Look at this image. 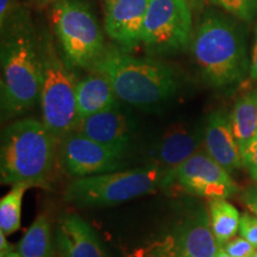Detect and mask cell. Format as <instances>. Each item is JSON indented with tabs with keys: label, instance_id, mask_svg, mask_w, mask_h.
Listing matches in <instances>:
<instances>
[{
	"label": "cell",
	"instance_id": "obj_18",
	"mask_svg": "<svg viewBox=\"0 0 257 257\" xmlns=\"http://www.w3.org/2000/svg\"><path fill=\"white\" fill-rule=\"evenodd\" d=\"M230 120L233 136L238 143L240 155L243 156L257 134V89L237 99L230 114Z\"/></svg>",
	"mask_w": 257,
	"mask_h": 257
},
{
	"label": "cell",
	"instance_id": "obj_29",
	"mask_svg": "<svg viewBox=\"0 0 257 257\" xmlns=\"http://www.w3.org/2000/svg\"><path fill=\"white\" fill-rule=\"evenodd\" d=\"M250 78L257 81V24L253 32V43L251 49V56H250Z\"/></svg>",
	"mask_w": 257,
	"mask_h": 257
},
{
	"label": "cell",
	"instance_id": "obj_16",
	"mask_svg": "<svg viewBox=\"0 0 257 257\" xmlns=\"http://www.w3.org/2000/svg\"><path fill=\"white\" fill-rule=\"evenodd\" d=\"M204 141L199 128L176 124L170 126L161 137L156 147V163L167 170L174 169L198 152Z\"/></svg>",
	"mask_w": 257,
	"mask_h": 257
},
{
	"label": "cell",
	"instance_id": "obj_34",
	"mask_svg": "<svg viewBox=\"0 0 257 257\" xmlns=\"http://www.w3.org/2000/svg\"><path fill=\"white\" fill-rule=\"evenodd\" d=\"M38 3H41V4H49V3H54V2H56V0H37Z\"/></svg>",
	"mask_w": 257,
	"mask_h": 257
},
{
	"label": "cell",
	"instance_id": "obj_35",
	"mask_svg": "<svg viewBox=\"0 0 257 257\" xmlns=\"http://www.w3.org/2000/svg\"><path fill=\"white\" fill-rule=\"evenodd\" d=\"M252 257H257V249H256V251L253 252V255H252Z\"/></svg>",
	"mask_w": 257,
	"mask_h": 257
},
{
	"label": "cell",
	"instance_id": "obj_30",
	"mask_svg": "<svg viewBox=\"0 0 257 257\" xmlns=\"http://www.w3.org/2000/svg\"><path fill=\"white\" fill-rule=\"evenodd\" d=\"M16 250L14 246L10 245V243L6 239V234L0 232V257L8 256L10 252H12Z\"/></svg>",
	"mask_w": 257,
	"mask_h": 257
},
{
	"label": "cell",
	"instance_id": "obj_11",
	"mask_svg": "<svg viewBox=\"0 0 257 257\" xmlns=\"http://www.w3.org/2000/svg\"><path fill=\"white\" fill-rule=\"evenodd\" d=\"M152 0H105L104 29L115 46L134 50L141 46V36Z\"/></svg>",
	"mask_w": 257,
	"mask_h": 257
},
{
	"label": "cell",
	"instance_id": "obj_1",
	"mask_svg": "<svg viewBox=\"0 0 257 257\" xmlns=\"http://www.w3.org/2000/svg\"><path fill=\"white\" fill-rule=\"evenodd\" d=\"M2 112L4 118L18 117L40 101L43 79L42 41L35 34L23 10L2 28Z\"/></svg>",
	"mask_w": 257,
	"mask_h": 257
},
{
	"label": "cell",
	"instance_id": "obj_21",
	"mask_svg": "<svg viewBox=\"0 0 257 257\" xmlns=\"http://www.w3.org/2000/svg\"><path fill=\"white\" fill-rule=\"evenodd\" d=\"M28 188L30 186L25 184L14 185L11 191L0 200V232L6 236L15 233L21 227L22 202Z\"/></svg>",
	"mask_w": 257,
	"mask_h": 257
},
{
	"label": "cell",
	"instance_id": "obj_12",
	"mask_svg": "<svg viewBox=\"0 0 257 257\" xmlns=\"http://www.w3.org/2000/svg\"><path fill=\"white\" fill-rule=\"evenodd\" d=\"M169 237L176 249L189 257H216L221 249L212 231L210 213L202 206L182 217Z\"/></svg>",
	"mask_w": 257,
	"mask_h": 257
},
{
	"label": "cell",
	"instance_id": "obj_32",
	"mask_svg": "<svg viewBox=\"0 0 257 257\" xmlns=\"http://www.w3.org/2000/svg\"><path fill=\"white\" fill-rule=\"evenodd\" d=\"M216 257H231V256L227 255V253L225 252L223 249H220L219 251H218V253H217V256H216Z\"/></svg>",
	"mask_w": 257,
	"mask_h": 257
},
{
	"label": "cell",
	"instance_id": "obj_13",
	"mask_svg": "<svg viewBox=\"0 0 257 257\" xmlns=\"http://www.w3.org/2000/svg\"><path fill=\"white\" fill-rule=\"evenodd\" d=\"M73 131L104 146L126 152L134 126L130 117L118 105L78 120Z\"/></svg>",
	"mask_w": 257,
	"mask_h": 257
},
{
	"label": "cell",
	"instance_id": "obj_17",
	"mask_svg": "<svg viewBox=\"0 0 257 257\" xmlns=\"http://www.w3.org/2000/svg\"><path fill=\"white\" fill-rule=\"evenodd\" d=\"M117 95L110 81L102 74L92 70L86 78L76 83L78 120L98 112L118 106Z\"/></svg>",
	"mask_w": 257,
	"mask_h": 257
},
{
	"label": "cell",
	"instance_id": "obj_5",
	"mask_svg": "<svg viewBox=\"0 0 257 257\" xmlns=\"http://www.w3.org/2000/svg\"><path fill=\"white\" fill-rule=\"evenodd\" d=\"M167 172L154 163L141 168L78 178L66 188L64 199L81 207L113 206L162 187Z\"/></svg>",
	"mask_w": 257,
	"mask_h": 257
},
{
	"label": "cell",
	"instance_id": "obj_10",
	"mask_svg": "<svg viewBox=\"0 0 257 257\" xmlns=\"http://www.w3.org/2000/svg\"><path fill=\"white\" fill-rule=\"evenodd\" d=\"M125 154L124 150L104 146L74 131L59 144L61 166L75 179L119 170L124 166Z\"/></svg>",
	"mask_w": 257,
	"mask_h": 257
},
{
	"label": "cell",
	"instance_id": "obj_33",
	"mask_svg": "<svg viewBox=\"0 0 257 257\" xmlns=\"http://www.w3.org/2000/svg\"><path fill=\"white\" fill-rule=\"evenodd\" d=\"M5 257H23L22 255H19V253L16 251V250H14V251L12 252H10L8 256H5Z\"/></svg>",
	"mask_w": 257,
	"mask_h": 257
},
{
	"label": "cell",
	"instance_id": "obj_31",
	"mask_svg": "<svg viewBox=\"0 0 257 257\" xmlns=\"http://www.w3.org/2000/svg\"><path fill=\"white\" fill-rule=\"evenodd\" d=\"M186 2L192 6L193 11H200V10L204 9L207 0H186Z\"/></svg>",
	"mask_w": 257,
	"mask_h": 257
},
{
	"label": "cell",
	"instance_id": "obj_9",
	"mask_svg": "<svg viewBox=\"0 0 257 257\" xmlns=\"http://www.w3.org/2000/svg\"><path fill=\"white\" fill-rule=\"evenodd\" d=\"M172 187L210 200L227 199L238 192L230 173L207 153L202 152H197L176 168L167 172L161 188Z\"/></svg>",
	"mask_w": 257,
	"mask_h": 257
},
{
	"label": "cell",
	"instance_id": "obj_27",
	"mask_svg": "<svg viewBox=\"0 0 257 257\" xmlns=\"http://www.w3.org/2000/svg\"><path fill=\"white\" fill-rule=\"evenodd\" d=\"M240 200L245 207L257 216V185L249 186L240 193Z\"/></svg>",
	"mask_w": 257,
	"mask_h": 257
},
{
	"label": "cell",
	"instance_id": "obj_20",
	"mask_svg": "<svg viewBox=\"0 0 257 257\" xmlns=\"http://www.w3.org/2000/svg\"><path fill=\"white\" fill-rule=\"evenodd\" d=\"M23 257H53L50 221L46 214H40L27 230L16 248Z\"/></svg>",
	"mask_w": 257,
	"mask_h": 257
},
{
	"label": "cell",
	"instance_id": "obj_28",
	"mask_svg": "<svg viewBox=\"0 0 257 257\" xmlns=\"http://www.w3.org/2000/svg\"><path fill=\"white\" fill-rule=\"evenodd\" d=\"M17 10L16 0H0V27L4 28Z\"/></svg>",
	"mask_w": 257,
	"mask_h": 257
},
{
	"label": "cell",
	"instance_id": "obj_22",
	"mask_svg": "<svg viewBox=\"0 0 257 257\" xmlns=\"http://www.w3.org/2000/svg\"><path fill=\"white\" fill-rule=\"evenodd\" d=\"M238 21L250 23L257 18V0H207Z\"/></svg>",
	"mask_w": 257,
	"mask_h": 257
},
{
	"label": "cell",
	"instance_id": "obj_23",
	"mask_svg": "<svg viewBox=\"0 0 257 257\" xmlns=\"http://www.w3.org/2000/svg\"><path fill=\"white\" fill-rule=\"evenodd\" d=\"M127 257H189L180 252L173 243L169 234L157 238L153 242L147 243L146 245L140 246Z\"/></svg>",
	"mask_w": 257,
	"mask_h": 257
},
{
	"label": "cell",
	"instance_id": "obj_3",
	"mask_svg": "<svg viewBox=\"0 0 257 257\" xmlns=\"http://www.w3.org/2000/svg\"><path fill=\"white\" fill-rule=\"evenodd\" d=\"M233 18L206 12L193 35L195 63L205 81L217 88L242 81L250 69L245 32Z\"/></svg>",
	"mask_w": 257,
	"mask_h": 257
},
{
	"label": "cell",
	"instance_id": "obj_24",
	"mask_svg": "<svg viewBox=\"0 0 257 257\" xmlns=\"http://www.w3.org/2000/svg\"><path fill=\"white\" fill-rule=\"evenodd\" d=\"M221 249L231 257H252L257 246L243 237H233L229 242L225 243Z\"/></svg>",
	"mask_w": 257,
	"mask_h": 257
},
{
	"label": "cell",
	"instance_id": "obj_8",
	"mask_svg": "<svg viewBox=\"0 0 257 257\" xmlns=\"http://www.w3.org/2000/svg\"><path fill=\"white\" fill-rule=\"evenodd\" d=\"M193 9L186 0H152L141 44L154 54H173L192 43Z\"/></svg>",
	"mask_w": 257,
	"mask_h": 257
},
{
	"label": "cell",
	"instance_id": "obj_14",
	"mask_svg": "<svg viewBox=\"0 0 257 257\" xmlns=\"http://www.w3.org/2000/svg\"><path fill=\"white\" fill-rule=\"evenodd\" d=\"M204 143L208 155L229 173L244 166L238 143L233 136L230 115L223 111H216L207 117Z\"/></svg>",
	"mask_w": 257,
	"mask_h": 257
},
{
	"label": "cell",
	"instance_id": "obj_4",
	"mask_svg": "<svg viewBox=\"0 0 257 257\" xmlns=\"http://www.w3.org/2000/svg\"><path fill=\"white\" fill-rule=\"evenodd\" d=\"M59 144L42 121L21 118L4 128L0 147V180L48 188Z\"/></svg>",
	"mask_w": 257,
	"mask_h": 257
},
{
	"label": "cell",
	"instance_id": "obj_7",
	"mask_svg": "<svg viewBox=\"0 0 257 257\" xmlns=\"http://www.w3.org/2000/svg\"><path fill=\"white\" fill-rule=\"evenodd\" d=\"M41 41L43 53V79L40 93L42 123L60 144L78 123V81L70 66L61 59L49 38Z\"/></svg>",
	"mask_w": 257,
	"mask_h": 257
},
{
	"label": "cell",
	"instance_id": "obj_25",
	"mask_svg": "<svg viewBox=\"0 0 257 257\" xmlns=\"http://www.w3.org/2000/svg\"><path fill=\"white\" fill-rule=\"evenodd\" d=\"M238 233L240 237L248 239L250 243L257 246V216L251 213H244L240 217Z\"/></svg>",
	"mask_w": 257,
	"mask_h": 257
},
{
	"label": "cell",
	"instance_id": "obj_15",
	"mask_svg": "<svg viewBox=\"0 0 257 257\" xmlns=\"http://www.w3.org/2000/svg\"><path fill=\"white\" fill-rule=\"evenodd\" d=\"M56 244L59 257H108L94 231L76 214L60 218Z\"/></svg>",
	"mask_w": 257,
	"mask_h": 257
},
{
	"label": "cell",
	"instance_id": "obj_6",
	"mask_svg": "<svg viewBox=\"0 0 257 257\" xmlns=\"http://www.w3.org/2000/svg\"><path fill=\"white\" fill-rule=\"evenodd\" d=\"M50 22L70 67L92 70L106 49L98 19L82 0H56L50 9Z\"/></svg>",
	"mask_w": 257,
	"mask_h": 257
},
{
	"label": "cell",
	"instance_id": "obj_19",
	"mask_svg": "<svg viewBox=\"0 0 257 257\" xmlns=\"http://www.w3.org/2000/svg\"><path fill=\"white\" fill-rule=\"evenodd\" d=\"M211 227L221 246L232 239L239 230V212L226 198L211 199L208 204Z\"/></svg>",
	"mask_w": 257,
	"mask_h": 257
},
{
	"label": "cell",
	"instance_id": "obj_26",
	"mask_svg": "<svg viewBox=\"0 0 257 257\" xmlns=\"http://www.w3.org/2000/svg\"><path fill=\"white\" fill-rule=\"evenodd\" d=\"M243 165L248 169L250 178L257 182V134L253 137L251 143L246 148L245 153L243 154Z\"/></svg>",
	"mask_w": 257,
	"mask_h": 257
},
{
	"label": "cell",
	"instance_id": "obj_2",
	"mask_svg": "<svg viewBox=\"0 0 257 257\" xmlns=\"http://www.w3.org/2000/svg\"><path fill=\"white\" fill-rule=\"evenodd\" d=\"M92 70L107 78L119 100L140 108L165 104L181 87V79L173 66L133 56L119 47H106Z\"/></svg>",
	"mask_w": 257,
	"mask_h": 257
}]
</instances>
